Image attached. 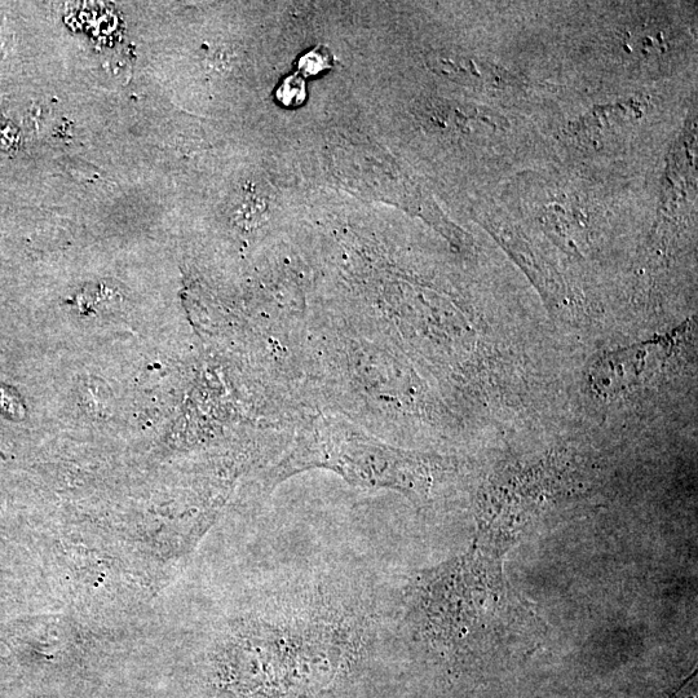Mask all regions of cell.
<instances>
[{"mask_svg":"<svg viewBox=\"0 0 698 698\" xmlns=\"http://www.w3.org/2000/svg\"><path fill=\"white\" fill-rule=\"evenodd\" d=\"M0 409L6 413H11L13 417H17L19 412L22 414V408L16 393L10 388H0Z\"/></svg>","mask_w":698,"mask_h":698,"instance_id":"5b68a950","label":"cell"},{"mask_svg":"<svg viewBox=\"0 0 698 698\" xmlns=\"http://www.w3.org/2000/svg\"><path fill=\"white\" fill-rule=\"evenodd\" d=\"M277 100L287 108H297L307 99V86L304 77L299 73L285 78L281 86L277 88Z\"/></svg>","mask_w":698,"mask_h":698,"instance_id":"3957f363","label":"cell"},{"mask_svg":"<svg viewBox=\"0 0 698 698\" xmlns=\"http://www.w3.org/2000/svg\"><path fill=\"white\" fill-rule=\"evenodd\" d=\"M331 66H333V55H331L328 48L320 46L300 57L298 61V73L302 75V77H313V75L324 72V70L331 68Z\"/></svg>","mask_w":698,"mask_h":698,"instance_id":"277c9868","label":"cell"},{"mask_svg":"<svg viewBox=\"0 0 698 698\" xmlns=\"http://www.w3.org/2000/svg\"><path fill=\"white\" fill-rule=\"evenodd\" d=\"M237 661L264 695L299 697L328 686L351 658L359 634L343 622L287 620L238 636Z\"/></svg>","mask_w":698,"mask_h":698,"instance_id":"7a4b0ae2","label":"cell"},{"mask_svg":"<svg viewBox=\"0 0 698 698\" xmlns=\"http://www.w3.org/2000/svg\"><path fill=\"white\" fill-rule=\"evenodd\" d=\"M328 470L355 487L396 490L424 503L446 471L443 458L408 452L382 443L333 417H315L299 428L289 452L269 471L276 488L300 472Z\"/></svg>","mask_w":698,"mask_h":698,"instance_id":"6da1fadb","label":"cell"}]
</instances>
